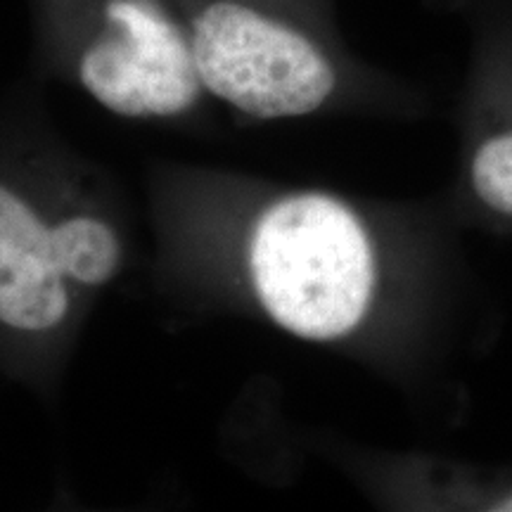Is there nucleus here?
<instances>
[{
    "label": "nucleus",
    "instance_id": "nucleus-4",
    "mask_svg": "<svg viewBox=\"0 0 512 512\" xmlns=\"http://www.w3.org/2000/svg\"><path fill=\"white\" fill-rule=\"evenodd\" d=\"M57 268L79 285H105L121 264L117 233L93 216H74L53 226Z\"/></svg>",
    "mask_w": 512,
    "mask_h": 512
},
{
    "label": "nucleus",
    "instance_id": "nucleus-3",
    "mask_svg": "<svg viewBox=\"0 0 512 512\" xmlns=\"http://www.w3.org/2000/svg\"><path fill=\"white\" fill-rule=\"evenodd\" d=\"M67 311V278L55 261L53 226L0 181V328L50 332Z\"/></svg>",
    "mask_w": 512,
    "mask_h": 512
},
{
    "label": "nucleus",
    "instance_id": "nucleus-6",
    "mask_svg": "<svg viewBox=\"0 0 512 512\" xmlns=\"http://www.w3.org/2000/svg\"><path fill=\"white\" fill-rule=\"evenodd\" d=\"M484 508L486 510H510L512 512V489L501 491L496 496H486L484 498Z\"/></svg>",
    "mask_w": 512,
    "mask_h": 512
},
{
    "label": "nucleus",
    "instance_id": "nucleus-5",
    "mask_svg": "<svg viewBox=\"0 0 512 512\" xmlns=\"http://www.w3.org/2000/svg\"><path fill=\"white\" fill-rule=\"evenodd\" d=\"M475 195L496 214L512 216V128L486 136L470 164Z\"/></svg>",
    "mask_w": 512,
    "mask_h": 512
},
{
    "label": "nucleus",
    "instance_id": "nucleus-1",
    "mask_svg": "<svg viewBox=\"0 0 512 512\" xmlns=\"http://www.w3.org/2000/svg\"><path fill=\"white\" fill-rule=\"evenodd\" d=\"M249 275L280 328L332 342L354 332L373 302V242L342 200L299 192L261 214L249 242Z\"/></svg>",
    "mask_w": 512,
    "mask_h": 512
},
{
    "label": "nucleus",
    "instance_id": "nucleus-2",
    "mask_svg": "<svg viewBox=\"0 0 512 512\" xmlns=\"http://www.w3.org/2000/svg\"><path fill=\"white\" fill-rule=\"evenodd\" d=\"M185 10L204 91L247 117H304L339 93L335 50L280 0H188Z\"/></svg>",
    "mask_w": 512,
    "mask_h": 512
}]
</instances>
